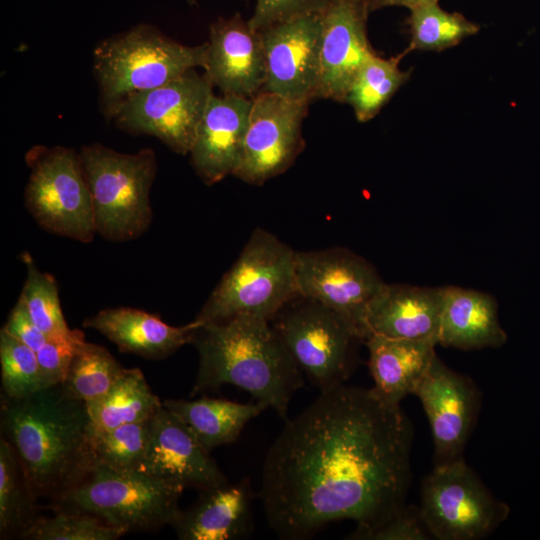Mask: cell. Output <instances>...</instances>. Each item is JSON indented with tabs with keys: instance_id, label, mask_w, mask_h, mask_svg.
<instances>
[{
	"instance_id": "35",
	"label": "cell",
	"mask_w": 540,
	"mask_h": 540,
	"mask_svg": "<svg viewBox=\"0 0 540 540\" xmlns=\"http://www.w3.org/2000/svg\"><path fill=\"white\" fill-rule=\"evenodd\" d=\"M433 539L419 506L403 504L390 517L355 540H429Z\"/></svg>"
},
{
	"instance_id": "28",
	"label": "cell",
	"mask_w": 540,
	"mask_h": 540,
	"mask_svg": "<svg viewBox=\"0 0 540 540\" xmlns=\"http://www.w3.org/2000/svg\"><path fill=\"white\" fill-rule=\"evenodd\" d=\"M35 498L17 454L1 436L0 441V536L20 535L39 516Z\"/></svg>"
},
{
	"instance_id": "23",
	"label": "cell",
	"mask_w": 540,
	"mask_h": 540,
	"mask_svg": "<svg viewBox=\"0 0 540 540\" xmlns=\"http://www.w3.org/2000/svg\"><path fill=\"white\" fill-rule=\"evenodd\" d=\"M369 370L374 381L372 392L389 405H400L414 394L434 357L433 340H412L369 335Z\"/></svg>"
},
{
	"instance_id": "22",
	"label": "cell",
	"mask_w": 540,
	"mask_h": 540,
	"mask_svg": "<svg viewBox=\"0 0 540 540\" xmlns=\"http://www.w3.org/2000/svg\"><path fill=\"white\" fill-rule=\"evenodd\" d=\"M250 481L203 490L198 501L179 512L171 526L181 540H234L253 529Z\"/></svg>"
},
{
	"instance_id": "10",
	"label": "cell",
	"mask_w": 540,
	"mask_h": 540,
	"mask_svg": "<svg viewBox=\"0 0 540 540\" xmlns=\"http://www.w3.org/2000/svg\"><path fill=\"white\" fill-rule=\"evenodd\" d=\"M419 509L437 540L484 539L510 513L464 458L434 466L422 481Z\"/></svg>"
},
{
	"instance_id": "39",
	"label": "cell",
	"mask_w": 540,
	"mask_h": 540,
	"mask_svg": "<svg viewBox=\"0 0 540 540\" xmlns=\"http://www.w3.org/2000/svg\"><path fill=\"white\" fill-rule=\"evenodd\" d=\"M439 0H368L370 12L390 6H403L409 10L428 4L438 3Z\"/></svg>"
},
{
	"instance_id": "25",
	"label": "cell",
	"mask_w": 540,
	"mask_h": 540,
	"mask_svg": "<svg viewBox=\"0 0 540 540\" xmlns=\"http://www.w3.org/2000/svg\"><path fill=\"white\" fill-rule=\"evenodd\" d=\"M162 403L209 453L235 442L246 424L266 409L257 401L237 403L206 396L196 400L166 399Z\"/></svg>"
},
{
	"instance_id": "15",
	"label": "cell",
	"mask_w": 540,
	"mask_h": 540,
	"mask_svg": "<svg viewBox=\"0 0 540 540\" xmlns=\"http://www.w3.org/2000/svg\"><path fill=\"white\" fill-rule=\"evenodd\" d=\"M266 82L262 91L295 101L318 99L321 14H311L260 31Z\"/></svg>"
},
{
	"instance_id": "9",
	"label": "cell",
	"mask_w": 540,
	"mask_h": 540,
	"mask_svg": "<svg viewBox=\"0 0 540 540\" xmlns=\"http://www.w3.org/2000/svg\"><path fill=\"white\" fill-rule=\"evenodd\" d=\"M26 160L31 173L25 203L35 221L53 234L91 242L94 209L80 155L64 147H34Z\"/></svg>"
},
{
	"instance_id": "16",
	"label": "cell",
	"mask_w": 540,
	"mask_h": 540,
	"mask_svg": "<svg viewBox=\"0 0 540 540\" xmlns=\"http://www.w3.org/2000/svg\"><path fill=\"white\" fill-rule=\"evenodd\" d=\"M368 0H333L321 13L318 99L344 103L357 73L375 53L367 34Z\"/></svg>"
},
{
	"instance_id": "2",
	"label": "cell",
	"mask_w": 540,
	"mask_h": 540,
	"mask_svg": "<svg viewBox=\"0 0 540 540\" xmlns=\"http://www.w3.org/2000/svg\"><path fill=\"white\" fill-rule=\"evenodd\" d=\"M1 431L37 500L59 498L97 463L86 403L67 396L61 383L22 398L2 394Z\"/></svg>"
},
{
	"instance_id": "34",
	"label": "cell",
	"mask_w": 540,
	"mask_h": 540,
	"mask_svg": "<svg viewBox=\"0 0 540 540\" xmlns=\"http://www.w3.org/2000/svg\"><path fill=\"white\" fill-rule=\"evenodd\" d=\"M3 394L22 398L42 389L36 352L3 328L0 331Z\"/></svg>"
},
{
	"instance_id": "1",
	"label": "cell",
	"mask_w": 540,
	"mask_h": 540,
	"mask_svg": "<svg viewBox=\"0 0 540 540\" xmlns=\"http://www.w3.org/2000/svg\"><path fill=\"white\" fill-rule=\"evenodd\" d=\"M412 424L400 405L341 384L288 419L269 448L258 497L282 539L352 520L349 539L397 511L411 482Z\"/></svg>"
},
{
	"instance_id": "3",
	"label": "cell",
	"mask_w": 540,
	"mask_h": 540,
	"mask_svg": "<svg viewBox=\"0 0 540 540\" xmlns=\"http://www.w3.org/2000/svg\"><path fill=\"white\" fill-rule=\"evenodd\" d=\"M192 344L199 365L191 396L230 384L280 417L287 416L289 403L304 381L271 321L238 315L204 323Z\"/></svg>"
},
{
	"instance_id": "30",
	"label": "cell",
	"mask_w": 540,
	"mask_h": 540,
	"mask_svg": "<svg viewBox=\"0 0 540 540\" xmlns=\"http://www.w3.org/2000/svg\"><path fill=\"white\" fill-rule=\"evenodd\" d=\"M123 370L107 349L84 340L79 344L61 385L67 396L87 403L105 394Z\"/></svg>"
},
{
	"instance_id": "13",
	"label": "cell",
	"mask_w": 540,
	"mask_h": 540,
	"mask_svg": "<svg viewBox=\"0 0 540 540\" xmlns=\"http://www.w3.org/2000/svg\"><path fill=\"white\" fill-rule=\"evenodd\" d=\"M309 103L266 91L257 94L233 175L246 183L262 185L287 171L304 148L302 124Z\"/></svg>"
},
{
	"instance_id": "6",
	"label": "cell",
	"mask_w": 540,
	"mask_h": 540,
	"mask_svg": "<svg viewBox=\"0 0 540 540\" xmlns=\"http://www.w3.org/2000/svg\"><path fill=\"white\" fill-rule=\"evenodd\" d=\"M185 488L178 482L96 463L80 484L52 501L51 508L88 513L127 532L149 531L172 524Z\"/></svg>"
},
{
	"instance_id": "31",
	"label": "cell",
	"mask_w": 540,
	"mask_h": 540,
	"mask_svg": "<svg viewBox=\"0 0 540 540\" xmlns=\"http://www.w3.org/2000/svg\"><path fill=\"white\" fill-rule=\"evenodd\" d=\"M21 259L26 266L27 276L19 299L30 317L47 339L72 336L75 329L68 327L63 316L55 278L40 271L28 252L22 253Z\"/></svg>"
},
{
	"instance_id": "4",
	"label": "cell",
	"mask_w": 540,
	"mask_h": 540,
	"mask_svg": "<svg viewBox=\"0 0 540 540\" xmlns=\"http://www.w3.org/2000/svg\"><path fill=\"white\" fill-rule=\"evenodd\" d=\"M208 44L188 46L149 25L105 39L93 53L105 113L111 117L127 97L156 88L207 64Z\"/></svg>"
},
{
	"instance_id": "8",
	"label": "cell",
	"mask_w": 540,
	"mask_h": 540,
	"mask_svg": "<svg viewBox=\"0 0 540 540\" xmlns=\"http://www.w3.org/2000/svg\"><path fill=\"white\" fill-rule=\"evenodd\" d=\"M271 324L299 369L320 392L344 384L353 368L356 343L363 340L337 313L297 295L276 313Z\"/></svg>"
},
{
	"instance_id": "5",
	"label": "cell",
	"mask_w": 540,
	"mask_h": 540,
	"mask_svg": "<svg viewBox=\"0 0 540 540\" xmlns=\"http://www.w3.org/2000/svg\"><path fill=\"white\" fill-rule=\"evenodd\" d=\"M296 255L269 231L255 229L195 319L204 324L251 315L271 321L298 295Z\"/></svg>"
},
{
	"instance_id": "26",
	"label": "cell",
	"mask_w": 540,
	"mask_h": 540,
	"mask_svg": "<svg viewBox=\"0 0 540 540\" xmlns=\"http://www.w3.org/2000/svg\"><path fill=\"white\" fill-rule=\"evenodd\" d=\"M162 405L139 368H124L105 394L86 403L95 432L150 419Z\"/></svg>"
},
{
	"instance_id": "32",
	"label": "cell",
	"mask_w": 540,
	"mask_h": 540,
	"mask_svg": "<svg viewBox=\"0 0 540 540\" xmlns=\"http://www.w3.org/2000/svg\"><path fill=\"white\" fill-rule=\"evenodd\" d=\"M151 419L127 423L112 430L95 432L97 463L126 472H140L151 429Z\"/></svg>"
},
{
	"instance_id": "7",
	"label": "cell",
	"mask_w": 540,
	"mask_h": 540,
	"mask_svg": "<svg viewBox=\"0 0 540 540\" xmlns=\"http://www.w3.org/2000/svg\"><path fill=\"white\" fill-rule=\"evenodd\" d=\"M79 155L92 196L96 233L123 242L146 232L152 220L150 190L157 170L154 151L124 154L92 144L82 147Z\"/></svg>"
},
{
	"instance_id": "12",
	"label": "cell",
	"mask_w": 540,
	"mask_h": 540,
	"mask_svg": "<svg viewBox=\"0 0 540 540\" xmlns=\"http://www.w3.org/2000/svg\"><path fill=\"white\" fill-rule=\"evenodd\" d=\"M385 285L371 263L348 249L297 252L298 295L337 313L363 341L367 309Z\"/></svg>"
},
{
	"instance_id": "20",
	"label": "cell",
	"mask_w": 540,
	"mask_h": 540,
	"mask_svg": "<svg viewBox=\"0 0 540 540\" xmlns=\"http://www.w3.org/2000/svg\"><path fill=\"white\" fill-rule=\"evenodd\" d=\"M443 297L444 287L386 283L367 309L366 338L381 335L438 343Z\"/></svg>"
},
{
	"instance_id": "21",
	"label": "cell",
	"mask_w": 540,
	"mask_h": 540,
	"mask_svg": "<svg viewBox=\"0 0 540 540\" xmlns=\"http://www.w3.org/2000/svg\"><path fill=\"white\" fill-rule=\"evenodd\" d=\"M202 324L194 319L183 326H172L156 315L128 307L104 309L83 322L84 327L97 330L113 342L120 352L146 359H163L192 344Z\"/></svg>"
},
{
	"instance_id": "36",
	"label": "cell",
	"mask_w": 540,
	"mask_h": 540,
	"mask_svg": "<svg viewBox=\"0 0 540 540\" xmlns=\"http://www.w3.org/2000/svg\"><path fill=\"white\" fill-rule=\"evenodd\" d=\"M85 340L81 330L75 329L72 336L64 339H47L36 352L42 388L63 382L71 360L79 346Z\"/></svg>"
},
{
	"instance_id": "33",
	"label": "cell",
	"mask_w": 540,
	"mask_h": 540,
	"mask_svg": "<svg viewBox=\"0 0 540 540\" xmlns=\"http://www.w3.org/2000/svg\"><path fill=\"white\" fill-rule=\"evenodd\" d=\"M126 530L112 526L97 516L75 512L55 511L52 517H38L23 533L28 540H116Z\"/></svg>"
},
{
	"instance_id": "24",
	"label": "cell",
	"mask_w": 540,
	"mask_h": 540,
	"mask_svg": "<svg viewBox=\"0 0 540 540\" xmlns=\"http://www.w3.org/2000/svg\"><path fill=\"white\" fill-rule=\"evenodd\" d=\"M507 341L499 322L498 304L488 293L444 287L438 344L461 350L498 348Z\"/></svg>"
},
{
	"instance_id": "18",
	"label": "cell",
	"mask_w": 540,
	"mask_h": 540,
	"mask_svg": "<svg viewBox=\"0 0 540 540\" xmlns=\"http://www.w3.org/2000/svg\"><path fill=\"white\" fill-rule=\"evenodd\" d=\"M140 472L202 490L229 483L210 453L163 405L151 419L148 447Z\"/></svg>"
},
{
	"instance_id": "27",
	"label": "cell",
	"mask_w": 540,
	"mask_h": 540,
	"mask_svg": "<svg viewBox=\"0 0 540 540\" xmlns=\"http://www.w3.org/2000/svg\"><path fill=\"white\" fill-rule=\"evenodd\" d=\"M400 55L384 58L376 52L363 64L344 100L356 119L365 123L375 118L398 90L411 78L412 69L402 70Z\"/></svg>"
},
{
	"instance_id": "37",
	"label": "cell",
	"mask_w": 540,
	"mask_h": 540,
	"mask_svg": "<svg viewBox=\"0 0 540 540\" xmlns=\"http://www.w3.org/2000/svg\"><path fill=\"white\" fill-rule=\"evenodd\" d=\"M333 0H255L250 26L261 31L298 17L321 14Z\"/></svg>"
},
{
	"instance_id": "17",
	"label": "cell",
	"mask_w": 540,
	"mask_h": 540,
	"mask_svg": "<svg viewBox=\"0 0 540 540\" xmlns=\"http://www.w3.org/2000/svg\"><path fill=\"white\" fill-rule=\"evenodd\" d=\"M205 74L223 94L254 98L266 82V59L260 31L239 13L210 26Z\"/></svg>"
},
{
	"instance_id": "29",
	"label": "cell",
	"mask_w": 540,
	"mask_h": 540,
	"mask_svg": "<svg viewBox=\"0 0 540 540\" xmlns=\"http://www.w3.org/2000/svg\"><path fill=\"white\" fill-rule=\"evenodd\" d=\"M409 46L403 51L442 52L475 35L480 27L459 12H449L438 3L413 8L407 18Z\"/></svg>"
},
{
	"instance_id": "19",
	"label": "cell",
	"mask_w": 540,
	"mask_h": 540,
	"mask_svg": "<svg viewBox=\"0 0 540 540\" xmlns=\"http://www.w3.org/2000/svg\"><path fill=\"white\" fill-rule=\"evenodd\" d=\"M253 98L211 95L190 150L191 162L205 184L233 175L242 146Z\"/></svg>"
},
{
	"instance_id": "14",
	"label": "cell",
	"mask_w": 540,
	"mask_h": 540,
	"mask_svg": "<svg viewBox=\"0 0 540 540\" xmlns=\"http://www.w3.org/2000/svg\"><path fill=\"white\" fill-rule=\"evenodd\" d=\"M414 395L420 399L430 425L434 466L463 458L480 411L477 385L436 355Z\"/></svg>"
},
{
	"instance_id": "11",
	"label": "cell",
	"mask_w": 540,
	"mask_h": 540,
	"mask_svg": "<svg viewBox=\"0 0 540 540\" xmlns=\"http://www.w3.org/2000/svg\"><path fill=\"white\" fill-rule=\"evenodd\" d=\"M212 88L206 74L192 69L161 86L127 97L111 117L120 128L157 137L171 150L186 155Z\"/></svg>"
},
{
	"instance_id": "38",
	"label": "cell",
	"mask_w": 540,
	"mask_h": 540,
	"mask_svg": "<svg viewBox=\"0 0 540 540\" xmlns=\"http://www.w3.org/2000/svg\"><path fill=\"white\" fill-rule=\"evenodd\" d=\"M2 328L35 352L47 341V337L34 323L20 299L11 310Z\"/></svg>"
}]
</instances>
